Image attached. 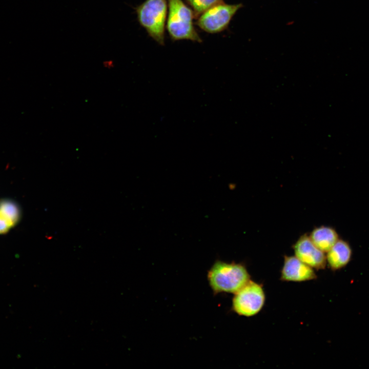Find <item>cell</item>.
<instances>
[{
	"label": "cell",
	"mask_w": 369,
	"mask_h": 369,
	"mask_svg": "<svg viewBox=\"0 0 369 369\" xmlns=\"http://www.w3.org/2000/svg\"><path fill=\"white\" fill-rule=\"evenodd\" d=\"M207 278L215 294H235L251 279V276L241 263L217 260L209 270Z\"/></svg>",
	"instance_id": "obj_1"
},
{
	"label": "cell",
	"mask_w": 369,
	"mask_h": 369,
	"mask_svg": "<svg viewBox=\"0 0 369 369\" xmlns=\"http://www.w3.org/2000/svg\"><path fill=\"white\" fill-rule=\"evenodd\" d=\"M193 11L182 0H168L166 29L172 41L202 42L194 26Z\"/></svg>",
	"instance_id": "obj_2"
},
{
	"label": "cell",
	"mask_w": 369,
	"mask_h": 369,
	"mask_svg": "<svg viewBox=\"0 0 369 369\" xmlns=\"http://www.w3.org/2000/svg\"><path fill=\"white\" fill-rule=\"evenodd\" d=\"M134 9L138 22L149 36L159 45H165L167 0H145Z\"/></svg>",
	"instance_id": "obj_3"
},
{
	"label": "cell",
	"mask_w": 369,
	"mask_h": 369,
	"mask_svg": "<svg viewBox=\"0 0 369 369\" xmlns=\"http://www.w3.org/2000/svg\"><path fill=\"white\" fill-rule=\"evenodd\" d=\"M265 302L262 285L250 279L234 294L232 309L239 316L252 317L259 313Z\"/></svg>",
	"instance_id": "obj_4"
},
{
	"label": "cell",
	"mask_w": 369,
	"mask_h": 369,
	"mask_svg": "<svg viewBox=\"0 0 369 369\" xmlns=\"http://www.w3.org/2000/svg\"><path fill=\"white\" fill-rule=\"evenodd\" d=\"M242 4H228L223 2L209 8L196 18V25L202 31L210 34L223 32Z\"/></svg>",
	"instance_id": "obj_5"
},
{
	"label": "cell",
	"mask_w": 369,
	"mask_h": 369,
	"mask_svg": "<svg viewBox=\"0 0 369 369\" xmlns=\"http://www.w3.org/2000/svg\"><path fill=\"white\" fill-rule=\"evenodd\" d=\"M295 256L314 270H323L326 265V255L313 243L309 236H301L293 246Z\"/></svg>",
	"instance_id": "obj_6"
},
{
	"label": "cell",
	"mask_w": 369,
	"mask_h": 369,
	"mask_svg": "<svg viewBox=\"0 0 369 369\" xmlns=\"http://www.w3.org/2000/svg\"><path fill=\"white\" fill-rule=\"evenodd\" d=\"M314 269L295 256H285L280 279L282 281L303 282L316 279Z\"/></svg>",
	"instance_id": "obj_7"
},
{
	"label": "cell",
	"mask_w": 369,
	"mask_h": 369,
	"mask_svg": "<svg viewBox=\"0 0 369 369\" xmlns=\"http://www.w3.org/2000/svg\"><path fill=\"white\" fill-rule=\"evenodd\" d=\"M326 253V264L332 271H337L350 261L352 250L346 241L339 239Z\"/></svg>",
	"instance_id": "obj_8"
},
{
	"label": "cell",
	"mask_w": 369,
	"mask_h": 369,
	"mask_svg": "<svg viewBox=\"0 0 369 369\" xmlns=\"http://www.w3.org/2000/svg\"><path fill=\"white\" fill-rule=\"evenodd\" d=\"M309 236L316 247L324 253H326L339 239L334 228L324 225L315 228Z\"/></svg>",
	"instance_id": "obj_9"
},
{
	"label": "cell",
	"mask_w": 369,
	"mask_h": 369,
	"mask_svg": "<svg viewBox=\"0 0 369 369\" xmlns=\"http://www.w3.org/2000/svg\"><path fill=\"white\" fill-rule=\"evenodd\" d=\"M0 213L13 227L20 217V210L16 204L9 200L0 201Z\"/></svg>",
	"instance_id": "obj_10"
},
{
	"label": "cell",
	"mask_w": 369,
	"mask_h": 369,
	"mask_svg": "<svg viewBox=\"0 0 369 369\" xmlns=\"http://www.w3.org/2000/svg\"><path fill=\"white\" fill-rule=\"evenodd\" d=\"M194 12L195 19L202 12L212 6L223 2V0H186Z\"/></svg>",
	"instance_id": "obj_11"
},
{
	"label": "cell",
	"mask_w": 369,
	"mask_h": 369,
	"mask_svg": "<svg viewBox=\"0 0 369 369\" xmlns=\"http://www.w3.org/2000/svg\"><path fill=\"white\" fill-rule=\"evenodd\" d=\"M12 228L9 222L0 213V234H5Z\"/></svg>",
	"instance_id": "obj_12"
}]
</instances>
